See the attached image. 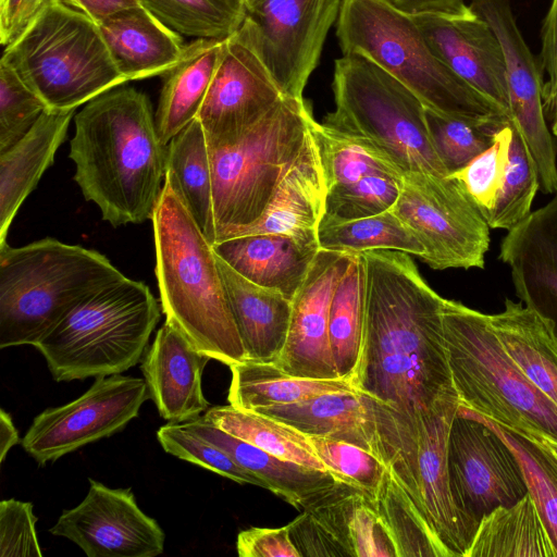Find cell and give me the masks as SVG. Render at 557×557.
Returning a JSON list of instances; mask_svg holds the SVG:
<instances>
[{
    "label": "cell",
    "mask_w": 557,
    "mask_h": 557,
    "mask_svg": "<svg viewBox=\"0 0 557 557\" xmlns=\"http://www.w3.org/2000/svg\"><path fill=\"white\" fill-rule=\"evenodd\" d=\"M74 112L46 109L25 136L0 153V246L21 205L53 163Z\"/></svg>",
    "instance_id": "28"
},
{
    "label": "cell",
    "mask_w": 557,
    "mask_h": 557,
    "mask_svg": "<svg viewBox=\"0 0 557 557\" xmlns=\"http://www.w3.org/2000/svg\"><path fill=\"white\" fill-rule=\"evenodd\" d=\"M511 134L512 120L495 132L487 149L462 169L449 174L461 184L484 219L493 209L503 186Z\"/></svg>",
    "instance_id": "47"
},
{
    "label": "cell",
    "mask_w": 557,
    "mask_h": 557,
    "mask_svg": "<svg viewBox=\"0 0 557 557\" xmlns=\"http://www.w3.org/2000/svg\"><path fill=\"white\" fill-rule=\"evenodd\" d=\"M318 240L321 249L351 253L384 249L420 258L425 252L417 235L392 210L358 220L322 223Z\"/></svg>",
    "instance_id": "40"
},
{
    "label": "cell",
    "mask_w": 557,
    "mask_h": 557,
    "mask_svg": "<svg viewBox=\"0 0 557 557\" xmlns=\"http://www.w3.org/2000/svg\"><path fill=\"white\" fill-rule=\"evenodd\" d=\"M362 255L366 307L355 388L410 417L459 398L444 334L446 299L426 284L409 253Z\"/></svg>",
    "instance_id": "1"
},
{
    "label": "cell",
    "mask_w": 557,
    "mask_h": 557,
    "mask_svg": "<svg viewBox=\"0 0 557 557\" xmlns=\"http://www.w3.org/2000/svg\"><path fill=\"white\" fill-rule=\"evenodd\" d=\"M499 259L510 269L517 297L557 339V195L508 231Z\"/></svg>",
    "instance_id": "22"
},
{
    "label": "cell",
    "mask_w": 557,
    "mask_h": 557,
    "mask_svg": "<svg viewBox=\"0 0 557 557\" xmlns=\"http://www.w3.org/2000/svg\"><path fill=\"white\" fill-rule=\"evenodd\" d=\"M148 398L145 379L121 374L96 377L81 397L36 416L22 446L38 465L53 462L123 430Z\"/></svg>",
    "instance_id": "15"
},
{
    "label": "cell",
    "mask_w": 557,
    "mask_h": 557,
    "mask_svg": "<svg viewBox=\"0 0 557 557\" xmlns=\"http://www.w3.org/2000/svg\"><path fill=\"white\" fill-rule=\"evenodd\" d=\"M189 431L224 450L238 466L255 474L271 491L297 509L333 486L330 472L309 469L276 457L207 421L203 416L183 423Z\"/></svg>",
    "instance_id": "30"
},
{
    "label": "cell",
    "mask_w": 557,
    "mask_h": 557,
    "mask_svg": "<svg viewBox=\"0 0 557 557\" xmlns=\"http://www.w3.org/2000/svg\"><path fill=\"white\" fill-rule=\"evenodd\" d=\"M396 8L409 15L437 14L454 15L463 12L465 0H389Z\"/></svg>",
    "instance_id": "54"
},
{
    "label": "cell",
    "mask_w": 557,
    "mask_h": 557,
    "mask_svg": "<svg viewBox=\"0 0 557 557\" xmlns=\"http://www.w3.org/2000/svg\"><path fill=\"white\" fill-rule=\"evenodd\" d=\"M33 504L15 498L0 503V557H41Z\"/></svg>",
    "instance_id": "50"
},
{
    "label": "cell",
    "mask_w": 557,
    "mask_h": 557,
    "mask_svg": "<svg viewBox=\"0 0 557 557\" xmlns=\"http://www.w3.org/2000/svg\"><path fill=\"white\" fill-rule=\"evenodd\" d=\"M364 307L366 262L362 252H355L335 286L329 317L330 346L337 374L351 382L360 358Z\"/></svg>",
    "instance_id": "37"
},
{
    "label": "cell",
    "mask_w": 557,
    "mask_h": 557,
    "mask_svg": "<svg viewBox=\"0 0 557 557\" xmlns=\"http://www.w3.org/2000/svg\"><path fill=\"white\" fill-rule=\"evenodd\" d=\"M230 404L252 411L295 404L322 394L356 389L347 379L298 377L286 373L273 362L246 360L230 366Z\"/></svg>",
    "instance_id": "34"
},
{
    "label": "cell",
    "mask_w": 557,
    "mask_h": 557,
    "mask_svg": "<svg viewBox=\"0 0 557 557\" xmlns=\"http://www.w3.org/2000/svg\"><path fill=\"white\" fill-rule=\"evenodd\" d=\"M162 307L123 276L77 305L34 347L58 382L121 374L144 357Z\"/></svg>",
    "instance_id": "6"
},
{
    "label": "cell",
    "mask_w": 557,
    "mask_h": 557,
    "mask_svg": "<svg viewBox=\"0 0 557 557\" xmlns=\"http://www.w3.org/2000/svg\"><path fill=\"white\" fill-rule=\"evenodd\" d=\"M240 557H301L295 546L289 524L281 528H249L238 533Z\"/></svg>",
    "instance_id": "51"
},
{
    "label": "cell",
    "mask_w": 557,
    "mask_h": 557,
    "mask_svg": "<svg viewBox=\"0 0 557 557\" xmlns=\"http://www.w3.org/2000/svg\"><path fill=\"white\" fill-rule=\"evenodd\" d=\"M336 36L343 54H362L407 86L426 108L480 121L511 117L436 57L412 15L389 0H342Z\"/></svg>",
    "instance_id": "5"
},
{
    "label": "cell",
    "mask_w": 557,
    "mask_h": 557,
    "mask_svg": "<svg viewBox=\"0 0 557 557\" xmlns=\"http://www.w3.org/2000/svg\"><path fill=\"white\" fill-rule=\"evenodd\" d=\"M424 113L432 146L448 175L487 149L495 132L508 122L450 115L426 107Z\"/></svg>",
    "instance_id": "43"
},
{
    "label": "cell",
    "mask_w": 557,
    "mask_h": 557,
    "mask_svg": "<svg viewBox=\"0 0 557 557\" xmlns=\"http://www.w3.org/2000/svg\"><path fill=\"white\" fill-rule=\"evenodd\" d=\"M108 50L127 82L163 75L182 58V36L143 5L97 22Z\"/></svg>",
    "instance_id": "25"
},
{
    "label": "cell",
    "mask_w": 557,
    "mask_h": 557,
    "mask_svg": "<svg viewBox=\"0 0 557 557\" xmlns=\"http://www.w3.org/2000/svg\"><path fill=\"white\" fill-rule=\"evenodd\" d=\"M447 463L453 499L469 548L483 518L529 494L525 476L503 438L460 405L449 430Z\"/></svg>",
    "instance_id": "14"
},
{
    "label": "cell",
    "mask_w": 557,
    "mask_h": 557,
    "mask_svg": "<svg viewBox=\"0 0 557 557\" xmlns=\"http://www.w3.org/2000/svg\"><path fill=\"white\" fill-rule=\"evenodd\" d=\"M463 408V407H462ZM488 425L517 456L532 497L557 555V460L529 435L508 430L463 408Z\"/></svg>",
    "instance_id": "42"
},
{
    "label": "cell",
    "mask_w": 557,
    "mask_h": 557,
    "mask_svg": "<svg viewBox=\"0 0 557 557\" xmlns=\"http://www.w3.org/2000/svg\"><path fill=\"white\" fill-rule=\"evenodd\" d=\"M74 124L69 157L84 198L115 227L152 220L165 177L166 146L148 96L115 87L88 101Z\"/></svg>",
    "instance_id": "2"
},
{
    "label": "cell",
    "mask_w": 557,
    "mask_h": 557,
    "mask_svg": "<svg viewBox=\"0 0 557 557\" xmlns=\"http://www.w3.org/2000/svg\"><path fill=\"white\" fill-rule=\"evenodd\" d=\"M48 109L3 60L0 62V153L15 145Z\"/></svg>",
    "instance_id": "49"
},
{
    "label": "cell",
    "mask_w": 557,
    "mask_h": 557,
    "mask_svg": "<svg viewBox=\"0 0 557 557\" xmlns=\"http://www.w3.org/2000/svg\"><path fill=\"white\" fill-rule=\"evenodd\" d=\"M213 251L250 282L293 299L320 247L282 234L242 235L212 245Z\"/></svg>",
    "instance_id": "26"
},
{
    "label": "cell",
    "mask_w": 557,
    "mask_h": 557,
    "mask_svg": "<svg viewBox=\"0 0 557 557\" xmlns=\"http://www.w3.org/2000/svg\"><path fill=\"white\" fill-rule=\"evenodd\" d=\"M335 110L323 124L361 137L403 172L448 175L428 131L425 107L403 83L369 58L347 53L335 60Z\"/></svg>",
    "instance_id": "9"
},
{
    "label": "cell",
    "mask_w": 557,
    "mask_h": 557,
    "mask_svg": "<svg viewBox=\"0 0 557 557\" xmlns=\"http://www.w3.org/2000/svg\"><path fill=\"white\" fill-rule=\"evenodd\" d=\"M157 438L165 450L182 460L200 466L239 484H264L251 472L238 466L224 450L189 431L183 423L162 425Z\"/></svg>",
    "instance_id": "48"
},
{
    "label": "cell",
    "mask_w": 557,
    "mask_h": 557,
    "mask_svg": "<svg viewBox=\"0 0 557 557\" xmlns=\"http://www.w3.org/2000/svg\"><path fill=\"white\" fill-rule=\"evenodd\" d=\"M236 32L259 57L284 97L302 98L342 0H243Z\"/></svg>",
    "instance_id": "13"
},
{
    "label": "cell",
    "mask_w": 557,
    "mask_h": 557,
    "mask_svg": "<svg viewBox=\"0 0 557 557\" xmlns=\"http://www.w3.org/2000/svg\"><path fill=\"white\" fill-rule=\"evenodd\" d=\"M289 529L301 556L397 557L372 498L345 482L307 503Z\"/></svg>",
    "instance_id": "18"
},
{
    "label": "cell",
    "mask_w": 557,
    "mask_h": 557,
    "mask_svg": "<svg viewBox=\"0 0 557 557\" xmlns=\"http://www.w3.org/2000/svg\"><path fill=\"white\" fill-rule=\"evenodd\" d=\"M125 276L94 249L46 237L0 246V348L35 346L77 305Z\"/></svg>",
    "instance_id": "4"
},
{
    "label": "cell",
    "mask_w": 557,
    "mask_h": 557,
    "mask_svg": "<svg viewBox=\"0 0 557 557\" xmlns=\"http://www.w3.org/2000/svg\"><path fill=\"white\" fill-rule=\"evenodd\" d=\"M443 320L460 406L503 428L533 431L557 441V406L507 354L490 314L446 299Z\"/></svg>",
    "instance_id": "8"
},
{
    "label": "cell",
    "mask_w": 557,
    "mask_h": 557,
    "mask_svg": "<svg viewBox=\"0 0 557 557\" xmlns=\"http://www.w3.org/2000/svg\"><path fill=\"white\" fill-rule=\"evenodd\" d=\"M203 418L221 430L276 457L329 472L308 435L275 418L233 405L209 407Z\"/></svg>",
    "instance_id": "36"
},
{
    "label": "cell",
    "mask_w": 557,
    "mask_h": 557,
    "mask_svg": "<svg viewBox=\"0 0 557 557\" xmlns=\"http://www.w3.org/2000/svg\"><path fill=\"white\" fill-rule=\"evenodd\" d=\"M510 430V429H508ZM520 431L533 440H535L539 444H541L546 450H548L552 456L557 460V441L546 437L542 434L535 433L533 431H524V430H515Z\"/></svg>",
    "instance_id": "57"
},
{
    "label": "cell",
    "mask_w": 557,
    "mask_h": 557,
    "mask_svg": "<svg viewBox=\"0 0 557 557\" xmlns=\"http://www.w3.org/2000/svg\"><path fill=\"white\" fill-rule=\"evenodd\" d=\"M283 98L259 57L235 33L224 41L221 60L197 116L208 146L234 141Z\"/></svg>",
    "instance_id": "19"
},
{
    "label": "cell",
    "mask_w": 557,
    "mask_h": 557,
    "mask_svg": "<svg viewBox=\"0 0 557 557\" xmlns=\"http://www.w3.org/2000/svg\"><path fill=\"white\" fill-rule=\"evenodd\" d=\"M1 60L52 110H76L127 82L97 22L61 0L51 1Z\"/></svg>",
    "instance_id": "7"
},
{
    "label": "cell",
    "mask_w": 557,
    "mask_h": 557,
    "mask_svg": "<svg viewBox=\"0 0 557 557\" xmlns=\"http://www.w3.org/2000/svg\"><path fill=\"white\" fill-rule=\"evenodd\" d=\"M308 438L319 459L336 480L374 497L387 470V465L376 454L332 436L308 435Z\"/></svg>",
    "instance_id": "46"
},
{
    "label": "cell",
    "mask_w": 557,
    "mask_h": 557,
    "mask_svg": "<svg viewBox=\"0 0 557 557\" xmlns=\"http://www.w3.org/2000/svg\"><path fill=\"white\" fill-rule=\"evenodd\" d=\"M540 189L533 159L512 121V134L503 186L493 209L485 216L490 228H510L522 222L532 211V202Z\"/></svg>",
    "instance_id": "44"
},
{
    "label": "cell",
    "mask_w": 557,
    "mask_h": 557,
    "mask_svg": "<svg viewBox=\"0 0 557 557\" xmlns=\"http://www.w3.org/2000/svg\"><path fill=\"white\" fill-rule=\"evenodd\" d=\"M310 132L315 143L326 189L355 183L370 175L403 177V172L370 141L331 128L312 119Z\"/></svg>",
    "instance_id": "38"
},
{
    "label": "cell",
    "mask_w": 557,
    "mask_h": 557,
    "mask_svg": "<svg viewBox=\"0 0 557 557\" xmlns=\"http://www.w3.org/2000/svg\"><path fill=\"white\" fill-rule=\"evenodd\" d=\"M503 347L528 380L557 406V339L549 324L522 302L505 300L490 314Z\"/></svg>",
    "instance_id": "32"
},
{
    "label": "cell",
    "mask_w": 557,
    "mask_h": 557,
    "mask_svg": "<svg viewBox=\"0 0 557 557\" xmlns=\"http://www.w3.org/2000/svg\"><path fill=\"white\" fill-rule=\"evenodd\" d=\"M541 39V63L548 77L544 82L543 100L544 109L548 111L557 99V0H552L543 22Z\"/></svg>",
    "instance_id": "53"
},
{
    "label": "cell",
    "mask_w": 557,
    "mask_h": 557,
    "mask_svg": "<svg viewBox=\"0 0 557 557\" xmlns=\"http://www.w3.org/2000/svg\"><path fill=\"white\" fill-rule=\"evenodd\" d=\"M215 257L247 360L275 363L287 337L292 300L250 282Z\"/></svg>",
    "instance_id": "29"
},
{
    "label": "cell",
    "mask_w": 557,
    "mask_h": 557,
    "mask_svg": "<svg viewBox=\"0 0 557 557\" xmlns=\"http://www.w3.org/2000/svg\"><path fill=\"white\" fill-rule=\"evenodd\" d=\"M379 405L376 399L354 389L322 394L257 412L285 422L307 435H325L354 443L382 459Z\"/></svg>",
    "instance_id": "27"
},
{
    "label": "cell",
    "mask_w": 557,
    "mask_h": 557,
    "mask_svg": "<svg viewBox=\"0 0 557 557\" xmlns=\"http://www.w3.org/2000/svg\"><path fill=\"white\" fill-rule=\"evenodd\" d=\"M164 178L169 181L210 244L214 245L216 230L210 152L198 117L168 144Z\"/></svg>",
    "instance_id": "33"
},
{
    "label": "cell",
    "mask_w": 557,
    "mask_h": 557,
    "mask_svg": "<svg viewBox=\"0 0 557 557\" xmlns=\"http://www.w3.org/2000/svg\"><path fill=\"white\" fill-rule=\"evenodd\" d=\"M51 534L75 543L88 557H156L165 534L137 505L131 488H111L89 479L85 498L63 510Z\"/></svg>",
    "instance_id": "17"
},
{
    "label": "cell",
    "mask_w": 557,
    "mask_h": 557,
    "mask_svg": "<svg viewBox=\"0 0 557 557\" xmlns=\"http://www.w3.org/2000/svg\"><path fill=\"white\" fill-rule=\"evenodd\" d=\"M549 111L552 113V131L553 134L557 137V99Z\"/></svg>",
    "instance_id": "58"
},
{
    "label": "cell",
    "mask_w": 557,
    "mask_h": 557,
    "mask_svg": "<svg viewBox=\"0 0 557 557\" xmlns=\"http://www.w3.org/2000/svg\"><path fill=\"white\" fill-rule=\"evenodd\" d=\"M352 253L319 249L292 299L289 326L276 364L286 373L307 379H341L333 360L329 317L332 296Z\"/></svg>",
    "instance_id": "20"
},
{
    "label": "cell",
    "mask_w": 557,
    "mask_h": 557,
    "mask_svg": "<svg viewBox=\"0 0 557 557\" xmlns=\"http://www.w3.org/2000/svg\"><path fill=\"white\" fill-rule=\"evenodd\" d=\"M469 7L485 20L503 49L508 103L535 164L540 190L557 194V148L545 120L544 82L539 63L529 49L509 0H470Z\"/></svg>",
    "instance_id": "16"
},
{
    "label": "cell",
    "mask_w": 557,
    "mask_h": 557,
    "mask_svg": "<svg viewBox=\"0 0 557 557\" xmlns=\"http://www.w3.org/2000/svg\"><path fill=\"white\" fill-rule=\"evenodd\" d=\"M326 193L319 152L310 132L301 152L283 176L261 216L228 238L282 234L319 245L318 232Z\"/></svg>",
    "instance_id": "24"
},
{
    "label": "cell",
    "mask_w": 557,
    "mask_h": 557,
    "mask_svg": "<svg viewBox=\"0 0 557 557\" xmlns=\"http://www.w3.org/2000/svg\"><path fill=\"white\" fill-rule=\"evenodd\" d=\"M151 221L165 321L211 359L246 361L212 245L165 178Z\"/></svg>",
    "instance_id": "3"
},
{
    "label": "cell",
    "mask_w": 557,
    "mask_h": 557,
    "mask_svg": "<svg viewBox=\"0 0 557 557\" xmlns=\"http://www.w3.org/2000/svg\"><path fill=\"white\" fill-rule=\"evenodd\" d=\"M210 360L168 321L158 330L144 355L141 372L149 398L163 419L185 423L208 410L202 372Z\"/></svg>",
    "instance_id": "23"
},
{
    "label": "cell",
    "mask_w": 557,
    "mask_h": 557,
    "mask_svg": "<svg viewBox=\"0 0 557 557\" xmlns=\"http://www.w3.org/2000/svg\"><path fill=\"white\" fill-rule=\"evenodd\" d=\"M372 500L397 557H447L428 520L388 467Z\"/></svg>",
    "instance_id": "39"
},
{
    "label": "cell",
    "mask_w": 557,
    "mask_h": 557,
    "mask_svg": "<svg viewBox=\"0 0 557 557\" xmlns=\"http://www.w3.org/2000/svg\"><path fill=\"white\" fill-rule=\"evenodd\" d=\"M53 0H0V42L12 44Z\"/></svg>",
    "instance_id": "52"
},
{
    "label": "cell",
    "mask_w": 557,
    "mask_h": 557,
    "mask_svg": "<svg viewBox=\"0 0 557 557\" xmlns=\"http://www.w3.org/2000/svg\"><path fill=\"white\" fill-rule=\"evenodd\" d=\"M76 8L96 22L109 17L120 11L139 5L138 0H61Z\"/></svg>",
    "instance_id": "55"
},
{
    "label": "cell",
    "mask_w": 557,
    "mask_h": 557,
    "mask_svg": "<svg viewBox=\"0 0 557 557\" xmlns=\"http://www.w3.org/2000/svg\"><path fill=\"white\" fill-rule=\"evenodd\" d=\"M391 210L417 235L425 249L420 259L432 269L484 268L490 226L451 175L404 174Z\"/></svg>",
    "instance_id": "12"
},
{
    "label": "cell",
    "mask_w": 557,
    "mask_h": 557,
    "mask_svg": "<svg viewBox=\"0 0 557 557\" xmlns=\"http://www.w3.org/2000/svg\"><path fill=\"white\" fill-rule=\"evenodd\" d=\"M459 398L409 417L392 410L380 423L381 456L428 520L447 557H465L468 543L455 506L447 444Z\"/></svg>",
    "instance_id": "11"
},
{
    "label": "cell",
    "mask_w": 557,
    "mask_h": 557,
    "mask_svg": "<svg viewBox=\"0 0 557 557\" xmlns=\"http://www.w3.org/2000/svg\"><path fill=\"white\" fill-rule=\"evenodd\" d=\"M412 17L436 57L510 116L504 53L487 22L469 4L463 12L454 15Z\"/></svg>",
    "instance_id": "21"
},
{
    "label": "cell",
    "mask_w": 557,
    "mask_h": 557,
    "mask_svg": "<svg viewBox=\"0 0 557 557\" xmlns=\"http://www.w3.org/2000/svg\"><path fill=\"white\" fill-rule=\"evenodd\" d=\"M466 557H557L532 497L499 507L481 521Z\"/></svg>",
    "instance_id": "35"
},
{
    "label": "cell",
    "mask_w": 557,
    "mask_h": 557,
    "mask_svg": "<svg viewBox=\"0 0 557 557\" xmlns=\"http://www.w3.org/2000/svg\"><path fill=\"white\" fill-rule=\"evenodd\" d=\"M312 119L304 98L284 97L240 137L209 147L215 243L261 216L301 152Z\"/></svg>",
    "instance_id": "10"
},
{
    "label": "cell",
    "mask_w": 557,
    "mask_h": 557,
    "mask_svg": "<svg viewBox=\"0 0 557 557\" xmlns=\"http://www.w3.org/2000/svg\"><path fill=\"white\" fill-rule=\"evenodd\" d=\"M225 40L195 39L164 75L156 127L164 146L194 121L202 107L221 60Z\"/></svg>",
    "instance_id": "31"
},
{
    "label": "cell",
    "mask_w": 557,
    "mask_h": 557,
    "mask_svg": "<svg viewBox=\"0 0 557 557\" xmlns=\"http://www.w3.org/2000/svg\"><path fill=\"white\" fill-rule=\"evenodd\" d=\"M20 442L18 431L15 428L12 418L4 409H0V462L9 450Z\"/></svg>",
    "instance_id": "56"
},
{
    "label": "cell",
    "mask_w": 557,
    "mask_h": 557,
    "mask_svg": "<svg viewBox=\"0 0 557 557\" xmlns=\"http://www.w3.org/2000/svg\"><path fill=\"white\" fill-rule=\"evenodd\" d=\"M148 12L181 36L226 40L240 27L243 0H138Z\"/></svg>",
    "instance_id": "41"
},
{
    "label": "cell",
    "mask_w": 557,
    "mask_h": 557,
    "mask_svg": "<svg viewBox=\"0 0 557 557\" xmlns=\"http://www.w3.org/2000/svg\"><path fill=\"white\" fill-rule=\"evenodd\" d=\"M401 181L403 177L370 175L327 189L320 224L358 220L389 211L399 196Z\"/></svg>",
    "instance_id": "45"
}]
</instances>
